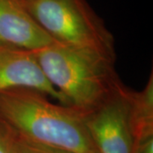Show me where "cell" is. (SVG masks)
<instances>
[{"instance_id": "obj_1", "label": "cell", "mask_w": 153, "mask_h": 153, "mask_svg": "<svg viewBox=\"0 0 153 153\" xmlns=\"http://www.w3.org/2000/svg\"><path fill=\"white\" fill-rule=\"evenodd\" d=\"M38 90L18 88L0 93V121L31 141L66 153H99L80 110L56 104Z\"/></svg>"}, {"instance_id": "obj_2", "label": "cell", "mask_w": 153, "mask_h": 153, "mask_svg": "<svg viewBox=\"0 0 153 153\" xmlns=\"http://www.w3.org/2000/svg\"><path fill=\"white\" fill-rule=\"evenodd\" d=\"M33 54L64 105L85 113L96 109L123 85L116 71V61L96 53L54 43Z\"/></svg>"}, {"instance_id": "obj_3", "label": "cell", "mask_w": 153, "mask_h": 153, "mask_svg": "<svg viewBox=\"0 0 153 153\" xmlns=\"http://www.w3.org/2000/svg\"><path fill=\"white\" fill-rule=\"evenodd\" d=\"M26 6L54 43L116 61L114 38L87 0H35Z\"/></svg>"}, {"instance_id": "obj_4", "label": "cell", "mask_w": 153, "mask_h": 153, "mask_svg": "<svg viewBox=\"0 0 153 153\" xmlns=\"http://www.w3.org/2000/svg\"><path fill=\"white\" fill-rule=\"evenodd\" d=\"M131 91L123 84L104 103L86 115L88 129L99 153H132Z\"/></svg>"}, {"instance_id": "obj_5", "label": "cell", "mask_w": 153, "mask_h": 153, "mask_svg": "<svg viewBox=\"0 0 153 153\" xmlns=\"http://www.w3.org/2000/svg\"><path fill=\"white\" fill-rule=\"evenodd\" d=\"M27 88L63 104L62 97L47 80L33 52L0 45V93Z\"/></svg>"}, {"instance_id": "obj_6", "label": "cell", "mask_w": 153, "mask_h": 153, "mask_svg": "<svg viewBox=\"0 0 153 153\" xmlns=\"http://www.w3.org/2000/svg\"><path fill=\"white\" fill-rule=\"evenodd\" d=\"M54 44L20 0H0V45L31 52Z\"/></svg>"}, {"instance_id": "obj_7", "label": "cell", "mask_w": 153, "mask_h": 153, "mask_svg": "<svg viewBox=\"0 0 153 153\" xmlns=\"http://www.w3.org/2000/svg\"><path fill=\"white\" fill-rule=\"evenodd\" d=\"M129 117L134 140L153 135V74L140 91H131Z\"/></svg>"}, {"instance_id": "obj_8", "label": "cell", "mask_w": 153, "mask_h": 153, "mask_svg": "<svg viewBox=\"0 0 153 153\" xmlns=\"http://www.w3.org/2000/svg\"><path fill=\"white\" fill-rule=\"evenodd\" d=\"M3 125L4 126L5 128L11 153H66L54 148L31 141L10 130L4 123Z\"/></svg>"}, {"instance_id": "obj_9", "label": "cell", "mask_w": 153, "mask_h": 153, "mask_svg": "<svg viewBox=\"0 0 153 153\" xmlns=\"http://www.w3.org/2000/svg\"><path fill=\"white\" fill-rule=\"evenodd\" d=\"M132 153H153V135L135 138Z\"/></svg>"}, {"instance_id": "obj_10", "label": "cell", "mask_w": 153, "mask_h": 153, "mask_svg": "<svg viewBox=\"0 0 153 153\" xmlns=\"http://www.w3.org/2000/svg\"><path fill=\"white\" fill-rule=\"evenodd\" d=\"M0 153H11L5 128L0 122Z\"/></svg>"}, {"instance_id": "obj_11", "label": "cell", "mask_w": 153, "mask_h": 153, "mask_svg": "<svg viewBox=\"0 0 153 153\" xmlns=\"http://www.w3.org/2000/svg\"><path fill=\"white\" fill-rule=\"evenodd\" d=\"M20 1H22V3H23L25 5H27V4H31V3L34 2L35 0H20Z\"/></svg>"}]
</instances>
